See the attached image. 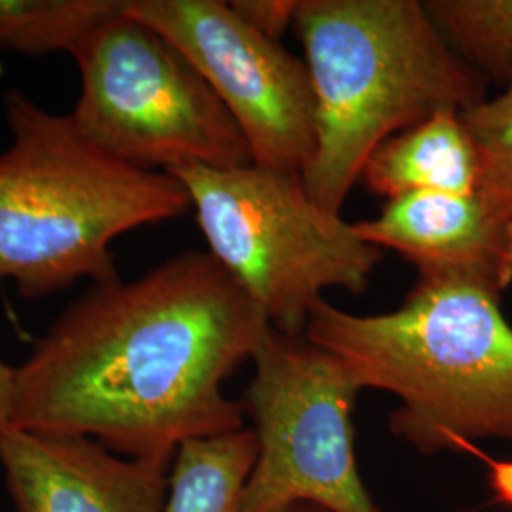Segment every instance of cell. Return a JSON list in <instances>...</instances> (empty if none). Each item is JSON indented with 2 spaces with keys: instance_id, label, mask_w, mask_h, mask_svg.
Returning a JSON list of instances; mask_svg holds the SVG:
<instances>
[{
  "instance_id": "obj_16",
  "label": "cell",
  "mask_w": 512,
  "mask_h": 512,
  "mask_svg": "<svg viewBox=\"0 0 512 512\" xmlns=\"http://www.w3.org/2000/svg\"><path fill=\"white\" fill-rule=\"evenodd\" d=\"M230 6L260 35L281 42L294 25L298 0H234Z\"/></svg>"
},
{
  "instance_id": "obj_1",
  "label": "cell",
  "mask_w": 512,
  "mask_h": 512,
  "mask_svg": "<svg viewBox=\"0 0 512 512\" xmlns=\"http://www.w3.org/2000/svg\"><path fill=\"white\" fill-rule=\"evenodd\" d=\"M270 329L209 253L92 285L16 366L12 427L90 437L171 469L184 442L243 429L224 382Z\"/></svg>"
},
{
  "instance_id": "obj_13",
  "label": "cell",
  "mask_w": 512,
  "mask_h": 512,
  "mask_svg": "<svg viewBox=\"0 0 512 512\" xmlns=\"http://www.w3.org/2000/svg\"><path fill=\"white\" fill-rule=\"evenodd\" d=\"M124 0H0V50L21 55H74Z\"/></svg>"
},
{
  "instance_id": "obj_10",
  "label": "cell",
  "mask_w": 512,
  "mask_h": 512,
  "mask_svg": "<svg viewBox=\"0 0 512 512\" xmlns=\"http://www.w3.org/2000/svg\"><path fill=\"white\" fill-rule=\"evenodd\" d=\"M366 243L403 256L418 279L473 285L503 298L512 285V222L478 194H408L355 222Z\"/></svg>"
},
{
  "instance_id": "obj_2",
  "label": "cell",
  "mask_w": 512,
  "mask_h": 512,
  "mask_svg": "<svg viewBox=\"0 0 512 512\" xmlns=\"http://www.w3.org/2000/svg\"><path fill=\"white\" fill-rule=\"evenodd\" d=\"M304 338L348 368L359 389L395 395V437L420 454L512 439V325L501 296L418 279L397 310L355 315L321 298Z\"/></svg>"
},
{
  "instance_id": "obj_3",
  "label": "cell",
  "mask_w": 512,
  "mask_h": 512,
  "mask_svg": "<svg viewBox=\"0 0 512 512\" xmlns=\"http://www.w3.org/2000/svg\"><path fill=\"white\" fill-rule=\"evenodd\" d=\"M317 116L302 173L313 202L342 213L368 156L437 112L473 109L486 80L450 46L418 0H298Z\"/></svg>"
},
{
  "instance_id": "obj_9",
  "label": "cell",
  "mask_w": 512,
  "mask_h": 512,
  "mask_svg": "<svg viewBox=\"0 0 512 512\" xmlns=\"http://www.w3.org/2000/svg\"><path fill=\"white\" fill-rule=\"evenodd\" d=\"M0 465L14 512H167L169 473L82 435L10 427Z\"/></svg>"
},
{
  "instance_id": "obj_11",
  "label": "cell",
  "mask_w": 512,
  "mask_h": 512,
  "mask_svg": "<svg viewBox=\"0 0 512 512\" xmlns=\"http://www.w3.org/2000/svg\"><path fill=\"white\" fill-rule=\"evenodd\" d=\"M478 177L476 148L461 112L444 110L378 145L359 183L389 202L420 192L469 196L478 190Z\"/></svg>"
},
{
  "instance_id": "obj_15",
  "label": "cell",
  "mask_w": 512,
  "mask_h": 512,
  "mask_svg": "<svg viewBox=\"0 0 512 512\" xmlns=\"http://www.w3.org/2000/svg\"><path fill=\"white\" fill-rule=\"evenodd\" d=\"M478 156L476 194L512 222V84L494 99L461 112Z\"/></svg>"
},
{
  "instance_id": "obj_4",
  "label": "cell",
  "mask_w": 512,
  "mask_h": 512,
  "mask_svg": "<svg viewBox=\"0 0 512 512\" xmlns=\"http://www.w3.org/2000/svg\"><path fill=\"white\" fill-rule=\"evenodd\" d=\"M10 147L0 154V279L23 298L120 275L114 239L184 215L192 203L167 171H143L92 147L69 114L19 90L4 95Z\"/></svg>"
},
{
  "instance_id": "obj_5",
  "label": "cell",
  "mask_w": 512,
  "mask_h": 512,
  "mask_svg": "<svg viewBox=\"0 0 512 512\" xmlns=\"http://www.w3.org/2000/svg\"><path fill=\"white\" fill-rule=\"evenodd\" d=\"M167 173L188 192L209 255L285 336H304L327 289L365 293L384 258L342 213L311 200L302 173L255 164Z\"/></svg>"
},
{
  "instance_id": "obj_12",
  "label": "cell",
  "mask_w": 512,
  "mask_h": 512,
  "mask_svg": "<svg viewBox=\"0 0 512 512\" xmlns=\"http://www.w3.org/2000/svg\"><path fill=\"white\" fill-rule=\"evenodd\" d=\"M253 429L190 440L169 473L167 512H239L256 461Z\"/></svg>"
},
{
  "instance_id": "obj_18",
  "label": "cell",
  "mask_w": 512,
  "mask_h": 512,
  "mask_svg": "<svg viewBox=\"0 0 512 512\" xmlns=\"http://www.w3.org/2000/svg\"><path fill=\"white\" fill-rule=\"evenodd\" d=\"M16 403V366L0 361V433L12 427Z\"/></svg>"
},
{
  "instance_id": "obj_19",
  "label": "cell",
  "mask_w": 512,
  "mask_h": 512,
  "mask_svg": "<svg viewBox=\"0 0 512 512\" xmlns=\"http://www.w3.org/2000/svg\"><path fill=\"white\" fill-rule=\"evenodd\" d=\"M285 512H329L325 511V509H321V507H317V505H310V503H298V505H294L291 509H287Z\"/></svg>"
},
{
  "instance_id": "obj_8",
  "label": "cell",
  "mask_w": 512,
  "mask_h": 512,
  "mask_svg": "<svg viewBox=\"0 0 512 512\" xmlns=\"http://www.w3.org/2000/svg\"><path fill=\"white\" fill-rule=\"evenodd\" d=\"M126 10L198 69L234 118L253 164L294 173L308 169L317 116L306 61L260 35L230 2L126 0Z\"/></svg>"
},
{
  "instance_id": "obj_6",
  "label": "cell",
  "mask_w": 512,
  "mask_h": 512,
  "mask_svg": "<svg viewBox=\"0 0 512 512\" xmlns=\"http://www.w3.org/2000/svg\"><path fill=\"white\" fill-rule=\"evenodd\" d=\"M82 90L78 133L120 164L143 171L253 164L234 118L167 38L124 8L74 52Z\"/></svg>"
},
{
  "instance_id": "obj_14",
  "label": "cell",
  "mask_w": 512,
  "mask_h": 512,
  "mask_svg": "<svg viewBox=\"0 0 512 512\" xmlns=\"http://www.w3.org/2000/svg\"><path fill=\"white\" fill-rule=\"evenodd\" d=\"M427 12L486 84H512V0H427Z\"/></svg>"
},
{
  "instance_id": "obj_17",
  "label": "cell",
  "mask_w": 512,
  "mask_h": 512,
  "mask_svg": "<svg viewBox=\"0 0 512 512\" xmlns=\"http://www.w3.org/2000/svg\"><path fill=\"white\" fill-rule=\"evenodd\" d=\"M469 452H476L475 446H467ZM488 465V482L497 503L509 507L512 511V459H494L476 452Z\"/></svg>"
},
{
  "instance_id": "obj_7",
  "label": "cell",
  "mask_w": 512,
  "mask_h": 512,
  "mask_svg": "<svg viewBox=\"0 0 512 512\" xmlns=\"http://www.w3.org/2000/svg\"><path fill=\"white\" fill-rule=\"evenodd\" d=\"M243 408L256 461L239 512H285L310 503L329 512H380L359 475L348 368L304 336L268 330L255 351Z\"/></svg>"
}]
</instances>
